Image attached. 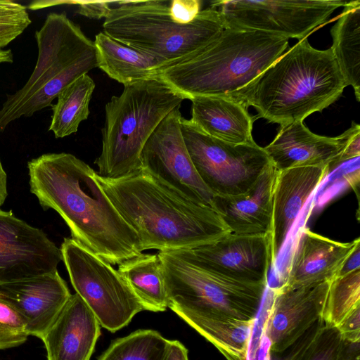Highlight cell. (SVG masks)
<instances>
[{"mask_svg":"<svg viewBox=\"0 0 360 360\" xmlns=\"http://www.w3.org/2000/svg\"><path fill=\"white\" fill-rule=\"evenodd\" d=\"M13 62V55L11 49H0V64L12 63Z\"/></svg>","mask_w":360,"mask_h":360,"instance_id":"obj_41","label":"cell"},{"mask_svg":"<svg viewBox=\"0 0 360 360\" xmlns=\"http://www.w3.org/2000/svg\"><path fill=\"white\" fill-rule=\"evenodd\" d=\"M360 307V269L338 276L330 284L321 315L325 325L337 328L342 319Z\"/></svg>","mask_w":360,"mask_h":360,"instance_id":"obj_29","label":"cell"},{"mask_svg":"<svg viewBox=\"0 0 360 360\" xmlns=\"http://www.w3.org/2000/svg\"><path fill=\"white\" fill-rule=\"evenodd\" d=\"M175 251L205 269L249 283L268 285V274L274 265L266 234L229 233L214 242Z\"/></svg>","mask_w":360,"mask_h":360,"instance_id":"obj_14","label":"cell"},{"mask_svg":"<svg viewBox=\"0 0 360 360\" xmlns=\"http://www.w3.org/2000/svg\"><path fill=\"white\" fill-rule=\"evenodd\" d=\"M64 3L77 6L76 13L91 19L105 18L116 1H72Z\"/></svg>","mask_w":360,"mask_h":360,"instance_id":"obj_35","label":"cell"},{"mask_svg":"<svg viewBox=\"0 0 360 360\" xmlns=\"http://www.w3.org/2000/svg\"><path fill=\"white\" fill-rule=\"evenodd\" d=\"M60 249L41 229L0 210V284L57 271Z\"/></svg>","mask_w":360,"mask_h":360,"instance_id":"obj_13","label":"cell"},{"mask_svg":"<svg viewBox=\"0 0 360 360\" xmlns=\"http://www.w3.org/2000/svg\"><path fill=\"white\" fill-rule=\"evenodd\" d=\"M95 82L87 74L83 75L64 88L51 105L53 111L49 131L56 138H63L77 131L79 124L89 115V102Z\"/></svg>","mask_w":360,"mask_h":360,"instance_id":"obj_27","label":"cell"},{"mask_svg":"<svg viewBox=\"0 0 360 360\" xmlns=\"http://www.w3.org/2000/svg\"><path fill=\"white\" fill-rule=\"evenodd\" d=\"M60 249L72 287L94 313L101 327L115 333L144 310L112 264L72 238H65Z\"/></svg>","mask_w":360,"mask_h":360,"instance_id":"obj_9","label":"cell"},{"mask_svg":"<svg viewBox=\"0 0 360 360\" xmlns=\"http://www.w3.org/2000/svg\"><path fill=\"white\" fill-rule=\"evenodd\" d=\"M200 335L211 342L226 360H248L255 321L169 308Z\"/></svg>","mask_w":360,"mask_h":360,"instance_id":"obj_23","label":"cell"},{"mask_svg":"<svg viewBox=\"0 0 360 360\" xmlns=\"http://www.w3.org/2000/svg\"><path fill=\"white\" fill-rule=\"evenodd\" d=\"M359 252L360 248L358 247L346 260L338 276L347 274L356 269H360Z\"/></svg>","mask_w":360,"mask_h":360,"instance_id":"obj_39","label":"cell"},{"mask_svg":"<svg viewBox=\"0 0 360 360\" xmlns=\"http://www.w3.org/2000/svg\"><path fill=\"white\" fill-rule=\"evenodd\" d=\"M330 282L297 288L285 285L269 288L271 305L263 327L269 349L281 352L321 319Z\"/></svg>","mask_w":360,"mask_h":360,"instance_id":"obj_15","label":"cell"},{"mask_svg":"<svg viewBox=\"0 0 360 360\" xmlns=\"http://www.w3.org/2000/svg\"><path fill=\"white\" fill-rule=\"evenodd\" d=\"M169 1H118L103 24V32L161 61L165 68L195 54L224 29L218 10H201L190 23L172 18Z\"/></svg>","mask_w":360,"mask_h":360,"instance_id":"obj_6","label":"cell"},{"mask_svg":"<svg viewBox=\"0 0 360 360\" xmlns=\"http://www.w3.org/2000/svg\"><path fill=\"white\" fill-rule=\"evenodd\" d=\"M331 29L330 47L346 85L360 101V1H347Z\"/></svg>","mask_w":360,"mask_h":360,"instance_id":"obj_25","label":"cell"},{"mask_svg":"<svg viewBox=\"0 0 360 360\" xmlns=\"http://www.w3.org/2000/svg\"><path fill=\"white\" fill-rule=\"evenodd\" d=\"M337 328L342 339L360 341V307L349 312Z\"/></svg>","mask_w":360,"mask_h":360,"instance_id":"obj_36","label":"cell"},{"mask_svg":"<svg viewBox=\"0 0 360 360\" xmlns=\"http://www.w3.org/2000/svg\"><path fill=\"white\" fill-rule=\"evenodd\" d=\"M117 271L144 310L158 312L168 308L162 262L157 254H143L118 264Z\"/></svg>","mask_w":360,"mask_h":360,"instance_id":"obj_26","label":"cell"},{"mask_svg":"<svg viewBox=\"0 0 360 360\" xmlns=\"http://www.w3.org/2000/svg\"><path fill=\"white\" fill-rule=\"evenodd\" d=\"M29 335L22 318L11 306L0 299V349L19 346Z\"/></svg>","mask_w":360,"mask_h":360,"instance_id":"obj_31","label":"cell"},{"mask_svg":"<svg viewBox=\"0 0 360 360\" xmlns=\"http://www.w3.org/2000/svg\"><path fill=\"white\" fill-rule=\"evenodd\" d=\"M167 339L151 329H139L112 341L98 360H162Z\"/></svg>","mask_w":360,"mask_h":360,"instance_id":"obj_28","label":"cell"},{"mask_svg":"<svg viewBox=\"0 0 360 360\" xmlns=\"http://www.w3.org/2000/svg\"><path fill=\"white\" fill-rule=\"evenodd\" d=\"M341 342L338 329L324 324L303 360H336Z\"/></svg>","mask_w":360,"mask_h":360,"instance_id":"obj_32","label":"cell"},{"mask_svg":"<svg viewBox=\"0 0 360 360\" xmlns=\"http://www.w3.org/2000/svg\"><path fill=\"white\" fill-rule=\"evenodd\" d=\"M30 191L44 210L53 209L72 238L110 263L142 252L136 233L96 179V172L70 153H46L27 162Z\"/></svg>","mask_w":360,"mask_h":360,"instance_id":"obj_1","label":"cell"},{"mask_svg":"<svg viewBox=\"0 0 360 360\" xmlns=\"http://www.w3.org/2000/svg\"><path fill=\"white\" fill-rule=\"evenodd\" d=\"M98 66L110 78L127 85L158 78L164 64L156 58L127 46L103 32L95 37Z\"/></svg>","mask_w":360,"mask_h":360,"instance_id":"obj_24","label":"cell"},{"mask_svg":"<svg viewBox=\"0 0 360 360\" xmlns=\"http://www.w3.org/2000/svg\"><path fill=\"white\" fill-rule=\"evenodd\" d=\"M71 295L58 270L0 284V299L20 314L29 335L41 340Z\"/></svg>","mask_w":360,"mask_h":360,"instance_id":"obj_16","label":"cell"},{"mask_svg":"<svg viewBox=\"0 0 360 360\" xmlns=\"http://www.w3.org/2000/svg\"><path fill=\"white\" fill-rule=\"evenodd\" d=\"M200 0H173L169 4V12L175 22L186 25L192 22L200 12Z\"/></svg>","mask_w":360,"mask_h":360,"instance_id":"obj_34","label":"cell"},{"mask_svg":"<svg viewBox=\"0 0 360 360\" xmlns=\"http://www.w3.org/2000/svg\"><path fill=\"white\" fill-rule=\"evenodd\" d=\"M185 98L159 78L124 86L105 107L97 174L117 179L141 169V155L162 120Z\"/></svg>","mask_w":360,"mask_h":360,"instance_id":"obj_7","label":"cell"},{"mask_svg":"<svg viewBox=\"0 0 360 360\" xmlns=\"http://www.w3.org/2000/svg\"><path fill=\"white\" fill-rule=\"evenodd\" d=\"M100 335L98 319L81 297L75 293L41 340L47 360H90Z\"/></svg>","mask_w":360,"mask_h":360,"instance_id":"obj_20","label":"cell"},{"mask_svg":"<svg viewBox=\"0 0 360 360\" xmlns=\"http://www.w3.org/2000/svg\"><path fill=\"white\" fill-rule=\"evenodd\" d=\"M179 108L172 110L146 141L141 155V169L181 197L214 208V195L199 176L187 150Z\"/></svg>","mask_w":360,"mask_h":360,"instance_id":"obj_12","label":"cell"},{"mask_svg":"<svg viewBox=\"0 0 360 360\" xmlns=\"http://www.w3.org/2000/svg\"><path fill=\"white\" fill-rule=\"evenodd\" d=\"M330 172L328 165L277 171L273 188L271 219L266 234L274 264L305 203Z\"/></svg>","mask_w":360,"mask_h":360,"instance_id":"obj_18","label":"cell"},{"mask_svg":"<svg viewBox=\"0 0 360 360\" xmlns=\"http://www.w3.org/2000/svg\"><path fill=\"white\" fill-rule=\"evenodd\" d=\"M31 22L24 5L14 1L0 0V49L22 34Z\"/></svg>","mask_w":360,"mask_h":360,"instance_id":"obj_30","label":"cell"},{"mask_svg":"<svg viewBox=\"0 0 360 360\" xmlns=\"http://www.w3.org/2000/svg\"><path fill=\"white\" fill-rule=\"evenodd\" d=\"M168 308L255 321L266 283L235 280L205 269L176 251H159Z\"/></svg>","mask_w":360,"mask_h":360,"instance_id":"obj_8","label":"cell"},{"mask_svg":"<svg viewBox=\"0 0 360 360\" xmlns=\"http://www.w3.org/2000/svg\"><path fill=\"white\" fill-rule=\"evenodd\" d=\"M276 172L271 162L245 193L233 196H214V208L231 233L238 235L267 234L271 219Z\"/></svg>","mask_w":360,"mask_h":360,"instance_id":"obj_21","label":"cell"},{"mask_svg":"<svg viewBox=\"0 0 360 360\" xmlns=\"http://www.w3.org/2000/svg\"><path fill=\"white\" fill-rule=\"evenodd\" d=\"M347 86L330 48L318 50L304 38L283 53L233 100L253 106L255 117L281 126L321 112Z\"/></svg>","mask_w":360,"mask_h":360,"instance_id":"obj_3","label":"cell"},{"mask_svg":"<svg viewBox=\"0 0 360 360\" xmlns=\"http://www.w3.org/2000/svg\"><path fill=\"white\" fill-rule=\"evenodd\" d=\"M359 245V238L340 243L304 229L282 284L297 288L331 282Z\"/></svg>","mask_w":360,"mask_h":360,"instance_id":"obj_19","label":"cell"},{"mask_svg":"<svg viewBox=\"0 0 360 360\" xmlns=\"http://www.w3.org/2000/svg\"><path fill=\"white\" fill-rule=\"evenodd\" d=\"M181 129L192 162L214 196L245 193L271 163L264 148L256 143L233 144L221 141L183 117Z\"/></svg>","mask_w":360,"mask_h":360,"instance_id":"obj_10","label":"cell"},{"mask_svg":"<svg viewBox=\"0 0 360 360\" xmlns=\"http://www.w3.org/2000/svg\"><path fill=\"white\" fill-rule=\"evenodd\" d=\"M286 37L262 31L224 27L204 49L162 68L158 78L185 99L236 97L288 48Z\"/></svg>","mask_w":360,"mask_h":360,"instance_id":"obj_4","label":"cell"},{"mask_svg":"<svg viewBox=\"0 0 360 360\" xmlns=\"http://www.w3.org/2000/svg\"><path fill=\"white\" fill-rule=\"evenodd\" d=\"M35 39L36 65L24 86L7 94L0 110V131L14 120L51 105L64 88L98 66L94 42L65 12L49 13Z\"/></svg>","mask_w":360,"mask_h":360,"instance_id":"obj_5","label":"cell"},{"mask_svg":"<svg viewBox=\"0 0 360 360\" xmlns=\"http://www.w3.org/2000/svg\"><path fill=\"white\" fill-rule=\"evenodd\" d=\"M190 100V120L207 135L233 144L255 143L252 136L253 117L240 103L219 96H201Z\"/></svg>","mask_w":360,"mask_h":360,"instance_id":"obj_22","label":"cell"},{"mask_svg":"<svg viewBox=\"0 0 360 360\" xmlns=\"http://www.w3.org/2000/svg\"><path fill=\"white\" fill-rule=\"evenodd\" d=\"M321 319L316 321L297 341L281 352L268 349L265 360H303L319 330L324 325Z\"/></svg>","mask_w":360,"mask_h":360,"instance_id":"obj_33","label":"cell"},{"mask_svg":"<svg viewBox=\"0 0 360 360\" xmlns=\"http://www.w3.org/2000/svg\"><path fill=\"white\" fill-rule=\"evenodd\" d=\"M7 194V175L0 159V207L4 204Z\"/></svg>","mask_w":360,"mask_h":360,"instance_id":"obj_40","label":"cell"},{"mask_svg":"<svg viewBox=\"0 0 360 360\" xmlns=\"http://www.w3.org/2000/svg\"><path fill=\"white\" fill-rule=\"evenodd\" d=\"M341 0L217 1L224 27L253 30L303 39L324 24L333 11L346 4Z\"/></svg>","mask_w":360,"mask_h":360,"instance_id":"obj_11","label":"cell"},{"mask_svg":"<svg viewBox=\"0 0 360 360\" xmlns=\"http://www.w3.org/2000/svg\"><path fill=\"white\" fill-rule=\"evenodd\" d=\"M95 177L142 251L188 250L231 233L214 208L181 197L141 169L117 179Z\"/></svg>","mask_w":360,"mask_h":360,"instance_id":"obj_2","label":"cell"},{"mask_svg":"<svg viewBox=\"0 0 360 360\" xmlns=\"http://www.w3.org/2000/svg\"><path fill=\"white\" fill-rule=\"evenodd\" d=\"M162 360H188L187 348L179 340H168Z\"/></svg>","mask_w":360,"mask_h":360,"instance_id":"obj_38","label":"cell"},{"mask_svg":"<svg viewBox=\"0 0 360 360\" xmlns=\"http://www.w3.org/2000/svg\"><path fill=\"white\" fill-rule=\"evenodd\" d=\"M359 124L335 137L312 133L298 121L281 125L274 140L264 148L277 171L300 167H326L343 152Z\"/></svg>","mask_w":360,"mask_h":360,"instance_id":"obj_17","label":"cell"},{"mask_svg":"<svg viewBox=\"0 0 360 360\" xmlns=\"http://www.w3.org/2000/svg\"><path fill=\"white\" fill-rule=\"evenodd\" d=\"M336 360H360V341L342 338Z\"/></svg>","mask_w":360,"mask_h":360,"instance_id":"obj_37","label":"cell"}]
</instances>
